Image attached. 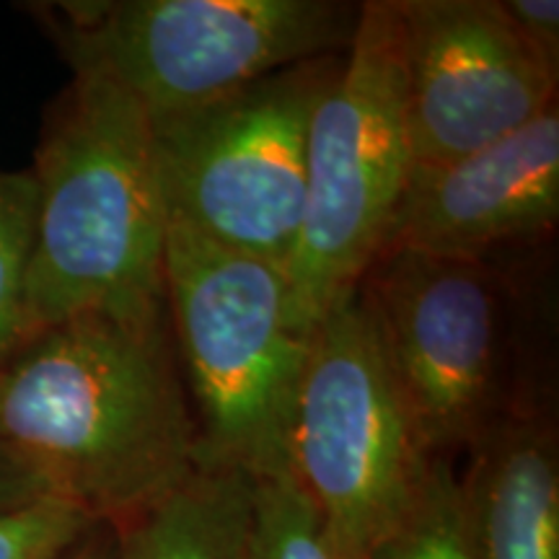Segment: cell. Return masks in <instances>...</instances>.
<instances>
[{
	"instance_id": "1",
	"label": "cell",
	"mask_w": 559,
	"mask_h": 559,
	"mask_svg": "<svg viewBox=\"0 0 559 559\" xmlns=\"http://www.w3.org/2000/svg\"><path fill=\"white\" fill-rule=\"evenodd\" d=\"M0 445L107 526L179 487L198 469V428L166 304L26 334L0 358Z\"/></svg>"
},
{
	"instance_id": "2",
	"label": "cell",
	"mask_w": 559,
	"mask_h": 559,
	"mask_svg": "<svg viewBox=\"0 0 559 559\" xmlns=\"http://www.w3.org/2000/svg\"><path fill=\"white\" fill-rule=\"evenodd\" d=\"M37 221L26 267V334L88 311L166 304L169 210L151 115L107 79L73 73L47 117L37 160Z\"/></svg>"
},
{
	"instance_id": "3",
	"label": "cell",
	"mask_w": 559,
	"mask_h": 559,
	"mask_svg": "<svg viewBox=\"0 0 559 559\" xmlns=\"http://www.w3.org/2000/svg\"><path fill=\"white\" fill-rule=\"evenodd\" d=\"M164 296L198 428V466L254 481L290 474V428L311 349L285 267L169 218Z\"/></svg>"
},
{
	"instance_id": "4",
	"label": "cell",
	"mask_w": 559,
	"mask_h": 559,
	"mask_svg": "<svg viewBox=\"0 0 559 559\" xmlns=\"http://www.w3.org/2000/svg\"><path fill=\"white\" fill-rule=\"evenodd\" d=\"M73 73L128 91L151 117L349 47L360 5L340 0H73L45 11Z\"/></svg>"
},
{
	"instance_id": "5",
	"label": "cell",
	"mask_w": 559,
	"mask_h": 559,
	"mask_svg": "<svg viewBox=\"0 0 559 559\" xmlns=\"http://www.w3.org/2000/svg\"><path fill=\"white\" fill-rule=\"evenodd\" d=\"M409 174L396 3L370 0L309 124L304 223L288 264L306 326L386 247Z\"/></svg>"
},
{
	"instance_id": "6",
	"label": "cell",
	"mask_w": 559,
	"mask_h": 559,
	"mask_svg": "<svg viewBox=\"0 0 559 559\" xmlns=\"http://www.w3.org/2000/svg\"><path fill=\"white\" fill-rule=\"evenodd\" d=\"M345 52L151 117L169 218L288 272L304 223L311 115Z\"/></svg>"
},
{
	"instance_id": "7",
	"label": "cell",
	"mask_w": 559,
	"mask_h": 559,
	"mask_svg": "<svg viewBox=\"0 0 559 559\" xmlns=\"http://www.w3.org/2000/svg\"><path fill=\"white\" fill-rule=\"evenodd\" d=\"M432 461L353 285L313 326L293 412L290 477L340 559H366L415 500Z\"/></svg>"
},
{
	"instance_id": "8",
	"label": "cell",
	"mask_w": 559,
	"mask_h": 559,
	"mask_svg": "<svg viewBox=\"0 0 559 559\" xmlns=\"http://www.w3.org/2000/svg\"><path fill=\"white\" fill-rule=\"evenodd\" d=\"M355 290L425 451L469 449L498 417V288L487 262L386 247Z\"/></svg>"
},
{
	"instance_id": "9",
	"label": "cell",
	"mask_w": 559,
	"mask_h": 559,
	"mask_svg": "<svg viewBox=\"0 0 559 559\" xmlns=\"http://www.w3.org/2000/svg\"><path fill=\"white\" fill-rule=\"evenodd\" d=\"M412 169L445 166L555 107L557 79L500 0H394Z\"/></svg>"
},
{
	"instance_id": "10",
	"label": "cell",
	"mask_w": 559,
	"mask_h": 559,
	"mask_svg": "<svg viewBox=\"0 0 559 559\" xmlns=\"http://www.w3.org/2000/svg\"><path fill=\"white\" fill-rule=\"evenodd\" d=\"M557 218L559 115L551 107L472 156L412 169L386 247L485 260L510 241L547 234Z\"/></svg>"
},
{
	"instance_id": "11",
	"label": "cell",
	"mask_w": 559,
	"mask_h": 559,
	"mask_svg": "<svg viewBox=\"0 0 559 559\" xmlns=\"http://www.w3.org/2000/svg\"><path fill=\"white\" fill-rule=\"evenodd\" d=\"M461 510L477 559H559V459L549 423L495 417L469 445Z\"/></svg>"
},
{
	"instance_id": "12",
	"label": "cell",
	"mask_w": 559,
	"mask_h": 559,
	"mask_svg": "<svg viewBox=\"0 0 559 559\" xmlns=\"http://www.w3.org/2000/svg\"><path fill=\"white\" fill-rule=\"evenodd\" d=\"M257 481L198 466L169 495L115 523V559H249Z\"/></svg>"
},
{
	"instance_id": "13",
	"label": "cell",
	"mask_w": 559,
	"mask_h": 559,
	"mask_svg": "<svg viewBox=\"0 0 559 559\" xmlns=\"http://www.w3.org/2000/svg\"><path fill=\"white\" fill-rule=\"evenodd\" d=\"M366 559H477L461 510L459 474L449 459H436L415 500Z\"/></svg>"
},
{
	"instance_id": "14",
	"label": "cell",
	"mask_w": 559,
	"mask_h": 559,
	"mask_svg": "<svg viewBox=\"0 0 559 559\" xmlns=\"http://www.w3.org/2000/svg\"><path fill=\"white\" fill-rule=\"evenodd\" d=\"M37 181L32 171H0V358L26 337V267H29Z\"/></svg>"
},
{
	"instance_id": "15",
	"label": "cell",
	"mask_w": 559,
	"mask_h": 559,
	"mask_svg": "<svg viewBox=\"0 0 559 559\" xmlns=\"http://www.w3.org/2000/svg\"><path fill=\"white\" fill-rule=\"evenodd\" d=\"M249 559H340L317 508L290 474L254 485Z\"/></svg>"
},
{
	"instance_id": "16",
	"label": "cell",
	"mask_w": 559,
	"mask_h": 559,
	"mask_svg": "<svg viewBox=\"0 0 559 559\" xmlns=\"http://www.w3.org/2000/svg\"><path fill=\"white\" fill-rule=\"evenodd\" d=\"M96 526L102 523L60 498L0 510V559H66Z\"/></svg>"
},
{
	"instance_id": "17",
	"label": "cell",
	"mask_w": 559,
	"mask_h": 559,
	"mask_svg": "<svg viewBox=\"0 0 559 559\" xmlns=\"http://www.w3.org/2000/svg\"><path fill=\"white\" fill-rule=\"evenodd\" d=\"M519 37L547 70L559 75V3L557 0H500Z\"/></svg>"
},
{
	"instance_id": "18",
	"label": "cell",
	"mask_w": 559,
	"mask_h": 559,
	"mask_svg": "<svg viewBox=\"0 0 559 559\" xmlns=\"http://www.w3.org/2000/svg\"><path fill=\"white\" fill-rule=\"evenodd\" d=\"M39 498H52L21 461L0 445V510L26 506Z\"/></svg>"
},
{
	"instance_id": "19",
	"label": "cell",
	"mask_w": 559,
	"mask_h": 559,
	"mask_svg": "<svg viewBox=\"0 0 559 559\" xmlns=\"http://www.w3.org/2000/svg\"><path fill=\"white\" fill-rule=\"evenodd\" d=\"M66 559H115V536L107 523L96 526Z\"/></svg>"
}]
</instances>
